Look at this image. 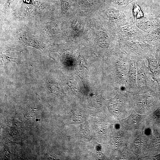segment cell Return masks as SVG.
I'll return each instance as SVG.
<instances>
[{"label":"cell","mask_w":160,"mask_h":160,"mask_svg":"<svg viewBox=\"0 0 160 160\" xmlns=\"http://www.w3.org/2000/svg\"><path fill=\"white\" fill-rule=\"evenodd\" d=\"M132 103L133 109L143 115H150L160 104L158 96L153 90L133 93Z\"/></svg>","instance_id":"1"},{"label":"cell","mask_w":160,"mask_h":160,"mask_svg":"<svg viewBox=\"0 0 160 160\" xmlns=\"http://www.w3.org/2000/svg\"><path fill=\"white\" fill-rule=\"evenodd\" d=\"M118 42V48L136 62L146 59L149 54H154V47L145 41L122 40Z\"/></svg>","instance_id":"2"},{"label":"cell","mask_w":160,"mask_h":160,"mask_svg":"<svg viewBox=\"0 0 160 160\" xmlns=\"http://www.w3.org/2000/svg\"><path fill=\"white\" fill-rule=\"evenodd\" d=\"M136 71L138 92L154 90V82L152 78L149 68L145 64L144 60L136 62Z\"/></svg>","instance_id":"3"},{"label":"cell","mask_w":160,"mask_h":160,"mask_svg":"<svg viewBox=\"0 0 160 160\" xmlns=\"http://www.w3.org/2000/svg\"><path fill=\"white\" fill-rule=\"evenodd\" d=\"M118 41L122 40L145 41L144 34L134 23L119 27L116 31Z\"/></svg>","instance_id":"4"},{"label":"cell","mask_w":160,"mask_h":160,"mask_svg":"<svg viewBox=\"0 0 160 160\" xmlns=\"http://www.w3.org/2000/svg\"><path fill=\"white\" fill-rule=\"evenodd\" d=\"M134 23L142 32L148 33L160 26V18L143 17L135 20Z\"/></svg>","instance_id":"5"},{"label":"cell","mask_w":160,"mask_h":160,"mask_svg":"<svg viewBox=\"0 0 160 160\" xmlns=\"http://www.w3.org/2000/svg\"><path fill=\"white\" fill-rule=\"evenodd\" d=\"M126 91L135 94L138 92L137 82L136 62L133 61L128 73L125 84Z\"/></svg>","instance_id":"6"},{"label":"cell","mask_w":160,"mask_h":160,"mask_svg":"<svg viewBox=\"0 0 160 160\" xmlns=\"http://www.w3.org/2000/svg\"><path fill=\"white\" fill-rule=\"evenodd\" d=\"M146 116V115L138 113L133 110L129 116L122 120V126L125 129L139 128L144 121Z\"/></svg>","instance_id":"7"},{"label":"cell","mask_w":160,"mask_h":160,"mask_svg":"<svg viewBox=\"0 0 160 160\" xmlns=\"http://www.w3.org/2000/svg\"><path fill=\"white\" fill-rule=\"evenodd\" d=\"M145 41L155 47L160 43V26L148 33H145Z\"/></svg>","instance_id":"8"},{"label":"cell","mask_w":160,"mask_h":160,"mask_svg":"<svg viewBox=\"0 0 160 160\" xmlns=\"http://www.w3.org/2000/svg\"><path fill=\"white\" fill-rule=\"evenodd\" d=\"M148 62V68L151 72H153L160 67V61L153 54L148 55L146 58Z\"/></svg>","instance_id":"9"},{"label":"cell","mask_w":160,"mask_h":160,"mask_svg":"<svg viewBox=\"0 0 160 160\" xmlns=\"http://www.w3.org/2000/svg\"><path fill=\"white\" fill-rule=\"evenodd\" d=\"M133 15L134 20L144 17V15L140 7L136 3H135L133 8Z\"/></svg>","instance_id":"10"},{"label":"cell","mask_w":160,"mask_h":160,"mask_svg":"<svg viewBox=\"0 0 160 160\" xmlns=\"http://www.w3.org/2000/svg\"><path fill=\"white\" fill-rule=\"evenodd\" d=\"M151 74L154 82L156 81L158 84H160V69H157L151 72Z\"/></svg>","instance_id":"11"},{"label":"cell","mask_w":160,"mask_h":160,"mask_svg":"<svg viewBox=\"0 0 160 160\" xmlns=\"http://www.w3.org/2000/svg\"><path fill=\"white\" fill-rule=\"evenodd\" d=\"M6 58L5 60H3L6 63H7L10 62L15 63L17 65H19L22 63V61L20 58H14L8 57L4 55Z\"/></svg>","instance_id":"12"},{"label":"cell","mask_w":160,"mask_h":160,"mask_svg":"<svg viewBox=\"0 0 160 160\" xmlns=\"http://www.w3.org/2000/svg\"><path fill=\"white\" fill-rule=\"evenodd\" d=\"M154 54L156 57L160 61V43L154 47Z\"/></svg>","instance_id":"13"},{"label":"cell","mask_w":160,"mask_h":160,"mask_svg":"<svg viewBox=\"0 0 160 160\" xmlns=\"http://www.w3.org/2000/svg\"><path fill=\"white\" fill-rule=\"evenodd\" d=\"M157 95L160 101V84L155 85L154 90Z\"/></svg>","instance_id":"14"},{"label":"cell","mask_w":160,"mask_h":160,"mask_svg":"<svg viewBox=\"0 0 160 160\" xmlns=\"http://www.w3.org/2000/svg\"><path fill=\"white\" fill-rule=\"evenodd\" d=\"M153 158L156 159H160V153L157 155L153 156Z\"/></svg>","instance_id":"15"},{"label":"cell","mask_w":160,"mask_h":160,"mask_svg":"<svg viewBox=\"0 0 160 160\" xmlns=\"http://www.w3.org/2000/svg\"><path fill=\"white\" fill-rule=\"evenodd\" d=\"M158 17L159 18H160V13L159 14V15L158 16Z\"/></svg>","instance_id":"16"}]
</instances>
